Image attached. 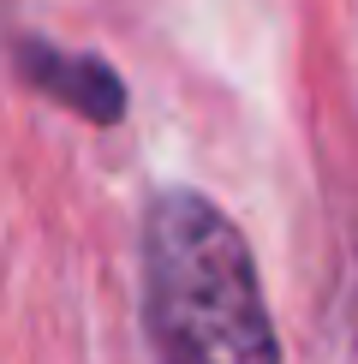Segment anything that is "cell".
Listing matches in <instances>:
<instances>
[{
	"mask_svg": "<svg viewBox=\"0 0 358 364\" xmlns=\"http://www.w3.org/2000/svg\"><path fill=\"white\" fill-rule=\"evenodd\" d=\"M143 323L156 364H281L257 257L203 191L168 186L143 209Z\"/></svg>",
	"mask_w": 358,
	"mask_h": 364,
	"instance_id": "6da1fadb",
	"label": "cell"
},
{
	"mask_svg": "<svg viewBox=\"0 0 358 364\" xmlns=\"http://www.w3.org/2000/svg\"><path fill=\"white\" fill-rule=\"evenodd\" d=\"M18 72L48 102L72 108L78 119H90V126H114V119L126 114V84H119V72L108 60H96V54L54 48V42L30 36V42H18Z\"/></svg>",
	"mask_w": 358,
	"mask_h": 364,
	"instance_id": "7a4b0ae2",
	"label": "cell"
}]
</instances>
